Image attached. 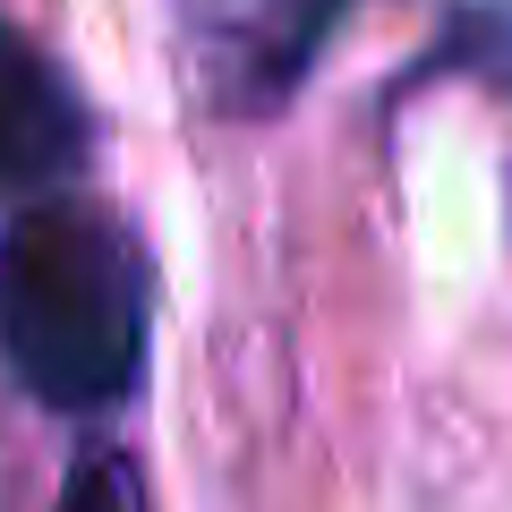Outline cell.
<instances>
[{"label":"cell","mask_w":512,"mask_h":512,"mask_svg":"<svg viewBox=\"0 0 512 512\" xmlns=\"http://www.w3.org/2000/svg\"><path fill=\"white\" fill-rule=\"evenodd\" d=\"M342 0H180V35L222 111H274L308 77Z\"/></svg>","instance_id":"7a4b0ae2"},{"label":"cell","mask_w":512,"mask_h":512,"mask_svg":"<svg viewBox=\"0 0 512 512\" xmlns=\"http://www.w3.org/2000/svg\"><path fill=\"white\" fill-rule=\"evenodd\" d=\"M86 163V111L26 35L0 26V180L52 188Z\"/></svg>","instance_id":"3957f363"},{"label":"cell","mask_w":512,"mask_h":512,"mask_svg":"<svg viewBox=\"0 0 512 512\" xmlns=\"http://www.w3.org/2000/svg\"><path fill=\"white\" fill-rule=\"evenodd\" d=\"M60 512H146V478L128 453H86L60 487Z\"/></svg>","instance_id":"277c9868"},{"label":"cell","mask_w":512,"mask_h":512,"mask_svg":"<svg viewBox=\"0 0 512 512\" xmlns=\"http://www.w3.org/2000/svg\"><path fill=\"white\" fill-rule=\"evenodd\" d=\"M146 256L103 205L35 197L0 231V359L43 410H103L146 367Z\"/></svg>","instance_id":"6da1fadb"}]
</instances>
